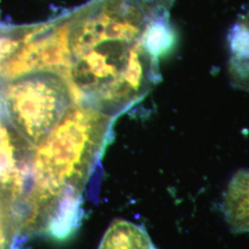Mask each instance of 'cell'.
Listing matches in <instances>:
<instances>
[{"mask_svg":"<svg viewBox=\"0 0 249 249\" xmlns=\"http://www.w3.org/2000/svg\"><path fill=\"white\" fill-rule=\"evenodd\" d=\"M222 212L233 233L249 232V170H239L223 194Z\"/></svg>","mask_w":249,"mask_h":249,"instance_id":"277c9868","label":"cell"},{"mask_svg":"<svg viewBox=\"0 0 249 249\" xmlns=\"http://www.w3.org/2000/svg\"><path fill=\"white\" fill-rule=\"evenodd\" d=\"M25 238L17 207L0 192V249H21Z\"/></svg>","mask_w":249,"mask_h":249,"instance_id":"8992f818","label":"cell"},{"mask_svg":"<svg viewBox=\"0 0 249 249\" xmlns=\"http://www.w3.org/2000/svg\"><path fill=\"white\" fill-rule=\"evenodd\" d=\"M115 119L75 102L45 141L34 147L27 236L43 231L62 238L76 229L81 193L107 147Z\"/></svg>","mask_w":249,"mask_h":249,"instance_id":"7a4b0ae2","label":"cell"},{"mask_svg":"<svg viewBox=\"0 0 249 249\" xmlns=\"http://www.w3.org/2000/svg\"><path fill=\"white\" fill-rule=\"evenodd\" d=\"M151 15L132 0H91L64 15L63 76L76 102L116 117L160 81L149 48Z\"/></svg>","mask_w":249,"mask_h":249,"instance_id":"6da1fadb","label":"cell"},{"mask_svg":"<svg viewBox=\"0 0 249 249\" xmlns=\"http://www.w3.org/2000/svg\"><path fill=\"white\" fill-rule=\"evenodd\" d=\"M151 15L169 13L176 0H133Z\"/></svg>","mask_w":249,"mask_h":249,"instance_id":"52a82bcc","label":"cell"},{"mask_svg":"<svg viewBox=\"0 0 249 249\" xmlns=\"http://www.w3.org/2000/svg\"><path fill=\"white\" fill-rule=\"evenodd\" d=\"M2 93L10 123L34 147L45 141L76 102L69 80L49 70L3 81Z\"/></svg>","mask_w":249,"mask_h":249,"instance_id":"3957f363","label":"cell"},{"mask_svg":"<svg viewBox=\"0 0 249 249\" xmlns=\"http://www.w3.org/2000/svg\"><path fill=\"white\" fill-rule=\"evenodd\" d=\"M98 249H157L143 227L126 220H116L108 227Z\"/></svg>","mask_w":249,"mask_h":249,"instance_id":"5b68a950","label":"cell"}]
</instances>
